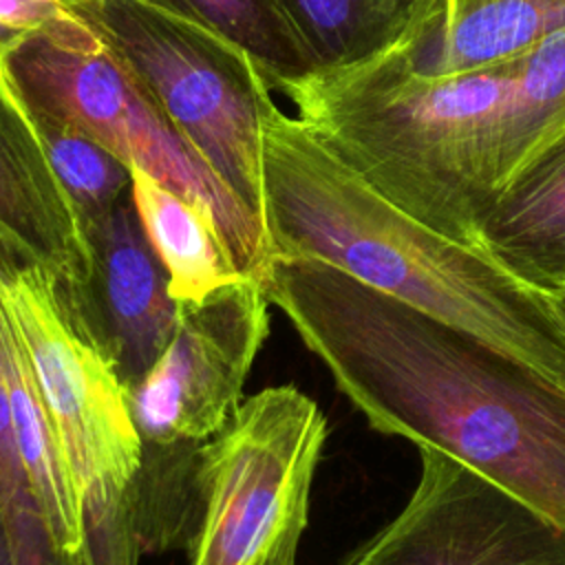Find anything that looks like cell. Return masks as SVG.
<instances>
[{
  "mask_svg": "<svg viewBox=\"0 0 565 565\" xmlns=\"http://www.w3.org/2000/svg\"><path fill=\"white\" fill-rule=\"evenodd\" d=\"M263 287L371 428L437 448L565 525V386L313 258Z\"/></svg>",
  "mask_w": 565,
  "mask_h": 565,
  "instance_id": "1",
  "label": "cell"
},
{
  "mask_svg": "<svg viewBox=\"0 0 565 565\" xmlns=\"http://www.w3.org/2000/svg\"><path fill=\"white\" fill-rule=\"evenodd\" d=\"M278 102L373 190L479 249L508 183L565 132V31L505 62L415 71L391 51L274 82Z\"/></svg>",
  "mask_w": 565,
  "mask_h": 565,
  "instance_id": "2",
  "label": "cell"
},
{
  "mask_svg": "<svg viewBox=\"0 0 565 565\" xmlns=\"http://www.w3.org/2000/svg\"><path fill=\"white\" fill-rule=\"evenodd\" d=\"M263 223L271 256L322 260L565 386V320L556 300L391 203L278 99L263 121Z\"/></svg>",
  "mask_w": 565,
  "mask_h": 565,
  "instance_id": "3",
  "label": "cell"
},
{
  "mask_svg": "<svg viewBox=\"0 0 565 565\" xmlns=\"http://www.w3.org/2000/svg\"><path fill=\"white\" fill-rule=\"evenodd\" d=\"M2 64L33 117L84 130L132 170L207 210L243 276L263 282L271 247L263 221L174 128L137 75L73 7L15 38Z\"/></svg>",
  "mask_w": 565,
  "mask_h": 565,
  "instance_id": "4",
  "label": "cell"
},
{
  "mask_svg": "<svg viewBox=\"0 0 565 565\" xmlns=\"http://www.w3.org/2000/svg\"><path fill=\"white\" fill-rule=\"evenodd\" d=\"M0 307L20 335L49 419L82 490L95 565H135L132 483L143 439L128 388L49 269L0 260Z\"/></svg>",
  "mask_w": 565,
  "mask_h": 565,
  "instance_id": "5",
  "label": "cell"
},
{
  "mask_svg": "<svg viewBox=\"0 0 565 565\" xmlns=\"http://www.w3.org/2000/svg\"><path fill=\"white\" fill-rule=\"evenodd\" d=\"M71 7L263 221V121L276 102L263 66L214 31L141 0H73Z\"/></svg>",
  "mask_w": 565,
  "mask_h": 565,
  "instance_id": "6",
  "label": "cell"
},
{
  "mask_svg": "<svg viewBox=\"0 0 565 565\" xmlns=\"http://www.w3.org/2000/svg\"><path fill=\"white\" fill-rule=\"evenodd\" d=\"M324 441L327 417L300 388L245 397L194 452L190 565H267L298 554Z\"/></svg>",
  "mask_w": 565,
  "mask_h": 565,
  "instance_id": "7",
  "label": "cell"
},
{
  "mask_svg": "<svg viewBox=\"0 0 565 565\" xmlns=\"http://www.w3.org/2000/svg\"><path fill=\"white\" fill-rule=\"evenodd\" d=\"M419 468L402 512L338 565H565V525L437 448Z\"/></svg>",
  "mask_w": 565,
  "mask_h": 565,
  "instance_id": "8",
  "label": "cell"
},
{
  "mask_svg": "<svg viewBox=\"0 0 565 565\" xmlns=\"http://www.w3.org/2000/svg\"><path fill=\"white\" fill-rule=\"evenodd\" d=\"M269 298L243 278L201 302H177L174 331L128 391L143 444H203L225 428L269 333Z\"/></svg>",
  "mask_w": 565,
  "mask_h": 565,
  "instance_id": "9",
  "label": "cell"
},
{
  "mask_svg": "<svg viewBox=\"0 0 565 565\" xmlns=\"http://www.w3.org/2000/svg\"><path fill=\"white\" fill-rule=\"evenodd\" d=\"M84 234L90 274L79 287L64 285L130 391L163 353L174 331L177 300L143 234L132 192Z\"/></svg>",
  "mask_w": 565,
  "mask_h": 565,
  "instance_id": "10",
  "label": "cell"
},
{
  "mask_svg": "<svg viewBox=\"0 0 565 565\" xmlns=\"http://www.w3.org/2000/svg\"><path fill=\"white\" fill-rule=\"evenodd\" d=\"M0 260L49 269L68 287L90 274V249L33 115L0 51Z\"/></svg>",
  "mask_w": 565,
  "mask_h": 565,
  "instance_id": "11",
  "label": "cell"
},
{
  "mask_svg": "<svg viewBox=\"0 0 565 565\" xmlns=\"http://www.w3.org/2000/svg\"><path fill=\"white\" fill-rule=\"evenodd\" d=\"M565 31V0H419L384 51L424 73L490 66Z\"/></svg>",
  "mask_w": 565,
  "mask_h": 565,
  "instance_id": "12",
  "label": "cell"
},
{
  "mask_svg": "<svg viewBox=\"0 0 565 565\" xmlns=\"http://www.w3.org/2000/svg\"><path fill=\"white\" fill-rule=\"evenodd\" d=\"M479 249L532 289L565 294V132L501 192L481 223Z\"/></svg>",
  "mask_w": 565,
  "mask_h": 565,
  "instance_id": "13",
  "label": "cell"
},
{
  "mask_svg": "<svg viewBox=\"0 0 565 565\" xmlns=\"http://www.w3.org/2000/svg\"><path fill=\"white\" fill-rule=\"evenodd\" d=\"M132 203L177 302H201L247 276L236 267L212 214L132 170Z\"/></svg>",
  "mask_w": 565,
  "mask_h": 565,
  "instance_id": "14",
  "label": "cell"
},
{
  "mask_svg": "<svg viewBox=\"0 0 565 565\" xmlns=\"http://www.w3.org/2000/svg\"><path fill=\"white\" fill-rule=\"evenodd\" d=\"M313 68L360 62L388 49L419 0H280ZM311 68V71H313Z\"/></svg>",
  "mask_w": 565,
  "mask_h": 565,
  "instance_id": "15",
  "label": "cell"
},
{
  "mask_svg": "<svg viewBox=\"0 0 565 565\" xmlns=\"http://www.w3.org/2000/svg\"><path fill=\"white\" fill-rule=\"evenodd\" d=\"M247 51L271 84L311 71V62L280 0H141Z\"/></svg>",
  "mask_w": 565,
  "mask_h": 565,
  "instance_id": "16",
  "label": "cell"
},
{
  "mask_svg": "<svg viewBox=\"0 0 565 565\" xmlns=\"http://www.w3.org/2000/svg\"><path fill=\"white\" fill-rule=\"evenodd\" d=\"M33 119L51 166L86 232L130 194L132 168L84 130L44 117Z\"/></svg>",
  "mask_w": 565,
  "mask_h": 565,
  "instance_id": "17",
  "label": "cell"
},
{
  "mask_svg": "<svg viewBox=\"0 0 565 565\" xmlns=\"http://www.w3.org/2000/svg\"><path fill=\"white\" fill-rule=\"evenodd\" d=\"M0 505L13 534L18 565H82L66 558L53 543L38 501L31 492L11 417L4 380V351L0 333Z\"/></svg>",
  "mask_w": 565,
  "mask_h": 565,
  "instance_id": "18",
  "label": "cell"
},
{
  "mask_svg": "<svg viewBox=\"0 0 565 565\" xmlns=\"http://www.w3.org/2000/svg\"><path fill=\"white\" fill-rule=\"evenodd\" d=\"M73 0H0V33L11 42L68 11Z\"/></svg>",
  "mask_w": 565,
  "mask_h": 565,
  "instance_id": "19",
  "label": "cell"
},
{
  "mask_svg": "<svg viewBox=\"0 0 565 565\" xmlns=\"http://www.w3.org/2000/svg\"><path fill=\"white\" fill-rule=\"evenodd\" d=\"M0 565H18V552H15L13 534L9 530L2 505H0Z\"/></svg>",
  "mask_w": 565,
  "mask_h": 565,
  "instance_id": "20",
  "label": "cell"
},
{
  "mask_svg": "<svg viewBox=\"0 0 565 565\" xmlns=\"http://www.w3.org/2000/svg\"><path fill=\"white\" fill-rule=\"evenodd\" d=\"M267 565H296V554H282V556L269 561Z\"/></svg>",
  "mask_w": 565,
  "mask_h": 565,
  "instance_id": "21",
  "label": "cell"
},
{
  "mask_svg": "<svg viewBox=\"0 0 565 565\" xmlns=\"http://www.w3.org/2000/svg\"><path fill=\"white\" fill-rule=\"evenodd\" d=\"M554 300H556V307H558V311H561V316H563V320H565V294L554 296Z\"/></svg>",
  "mask_w": 565,
  "mask_h": 565,
  "instance_id": "22",
  "label": "cell"
},
{
  "mask_svg": "<svg viewBox=\"0 0 565 565\" xmlns=\"http://www.w3.org/2000/svg\"><path fill=\"white\" fill-rule=\"evenodd\" d=\"M9 44H11V40H9V38H4V35L0 33V51H4Z\"/></svg>",
  "mask_w": 565,
  "mask_h": 565,
  "instance_id": "23",
  "label": "cell"
}]
</instances>
